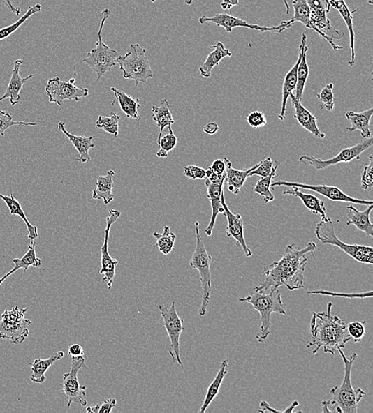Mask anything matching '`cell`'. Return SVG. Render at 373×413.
<instances>
[{"instance_id": "1", "label": "cell", "mask_w": 373, "mask_h": 413, "mask_svg": "<svg viewBox=\"0 0 373 413\" xmlns=\"http://www.w3.org/2000/svg\"><path fill=\"white\" fill-rule=\"evenodd\" d=\"M316 249L314 243H309L302 249L295 244L286 246L282 258L263 269L265 282L256 286L254 291L268 292L280 286H285L290 291L303 289L304 271L308 262L307 255L313 254Z\"/></svg>"}, {"instance_id": "2", "label": "cell", "mask_w": 373, "mask_h": 413, "mask_svg": "<svg viewBox=\"0 0 373 413\" xmlns=\"http://www.w3.org/2000/svg\"><path fill=\"white\" fill-rule=\"evenodd\" d=\"M332 303H327V311L312 313L311 332L312 341L307 348L315 346L312 354H317L321 348L325 353L335 356L338 350L346 347V343L352 340L347 331V324L337 317L332 315Z\"/></svg>"}, {"instance_id": "3", "label": "cell", "mask_w": 373, "mask_h": 413, "mask_svg": "<svg viewBox=\"0 0 373 413\" xmlns=\"http://www.w3.org/2000/svg\"><path fill=\"white\" fill-rule=\"evenodd\" d=\"M239 301L249 303L261 314V332L256 336L259 343L265 342L271 333L272 313L286 315V310L279 289L270 290L269 292L254 291L248 296L239 298Z\"/></svg>"}, {"instance_id": "4", "label": "cell", "mask_w": 373, "mask_h": 413, "mask_svg": "<svg viewBox=\"0 0 373 413\" xmlns=\"http://www.w3.org/2000/svg\"><path fill=\"white\" fill-rule=\"evenodd\" d=\"M344 363V378L340 386H335L330 390L332 400L340 409L342 413H358V404L366 393L361 389H354L352 386L351 372L358 354L353 353L351 357L347 358L342 352L338 350Z\"/></svg>"}, {"instance_id": "5", "label": "cell", "mask_w": 373, "mask_h": 413, "mask_svg": "<svg viewBox=\"0 0 373 413\" xmlns=\"http://www.w3.org/2000/svg\"><path fill=\"white\" fill-rule=\"evenodd\" d=\"M119 70L122 71L124 79L135 80L136 85L147 84L148 79L154 77L150 61L146 55V49L140 44L130 45V51L117 59Z\"/></svg>"}, {"instance_id": "6", "label": "cell", "mask_w": 373, "mask_h": 413, "mask_svg": "<svg viewBox=\"0 0 373 413\" xmlns=\"http://www.w3.org/2000/svg\"><path fill=\"white\" fill-rule=\"evenodd\" d=\"M315 235L321 243L337 246L354 260L372 265L373 248L372 246L343 243L337 236L335 223L331 218L327 220H321L318 223L315 227Z\"/></svg>"}, {"instance_id": "7", "label": "cell", "mask_w": 373, "mask_h": 413, "mask_svg": "<svg viewBox=\"0 0 373 413\" xmlns=\"http://www.w3.org/2000/svg\"><path fill=\"white\" fill-rule=\"evenodd\" d=\"M110 14L111 11L108 8L102 11V20L96 48L91 50L82 60V62L85 63L96 74V82H98L106 73L110 71L112 67L117 65V59L119 57L118 52L108 47L102 38L103 28H104L106 20Z\"/></svg>"}, {"instance_id": "8", "label": "cell", "mask_w": 373, "mask_h": 413, "mask_svg": "<svg viewBox=\"0 0 373 413\" xmlns=\"http://www.w3.org/2000/svg\"><path fill=\"white\" fill-rule=\"evenodd\" d=\"M195 233H196V248H195L189 265L199 272L200 284H202L203 288V298L202 305L199 308L198 313L200 315L204 317L206 312H207L212 292V257L206 250L202 235L200 234L198 222H195Z\"/></svg>"}, {"instance_id": "9", "label": "cell", "mask_w": 373, "mask_h": 413, "mask_svg": "<svg viewBox=\"0 0 373 413\" xmlns=\"http://www.w3.org/2000/svg\"><path fill=\"white\" fill-rule=\"evenodd\" d=\"M28 308L15 306L5 310L0 320V338L8 340L14 344L24 342L28 337L29 329L32 325L31 320L25 318Z\"/></svg>"}, {"instance_id": "10", "label": "cell", "mask_w": 373, "mask_h": 413, "mask_svg": "<svg viewBox=\"0 0 373 413\" xmlns=\"http://www.w3.org/2000/svg\"><path fill=\"white\" fill-rule=\"evenodd\" d=\"M311 13V21L318 31L319 36L331 45L335 51L343 49L341 45L334 43V39H342L344 33L331 25V22L327 17L330 11V5L328 0H307Z\"/></svg>"}, {"instance_id": "11", "label": "cell", "mask_w": 373, "mask_h": 413, "mask_svg": "<svg viewBox=\"0 0 373 413\" xmlns=\"http://www.w3.org/2000/svg\"><path fill=\"white\" fill-rule=\"evenodd\" d=\"M372 137L370 139H364L357 145L343 149L337 156L326 160L309 156V155H302L298 158V163L311 165L316 170H323L337 164L350 163L353 160H360L361 154L372 147Z\"/></svg>"}, {"instance_id": "12", "label": "cell", "mask_w": 373, "mask_h": 413, "mask_svg": "<svg viewBox=\"0 0 373 413\" xmlns=\"http://www.w3.org/2000/svg\"><path fill=\"white\" fill-rule=\"evenodd\" d=\"M159 312L162 315L163 325L170 338V347L169 352L172 359L176 361L181 366L183 363L180 356V337L184 331L183 320L177 315L175 301L170 305L159 306Z\"/></svg>"}, {"instance_id": "13", "label": "cell", "mask_w": 373, "mask_h": 413, "mask_svg": "<svg viewBox=\"0 0 373 413\" xmlns=\"http://www.w3.org/2000/svg\"><path fill=\"white\" fill-rule=\"evenodd\" d=\"M45 93L49 97L50 103H55L62 106L65 100L79 102L82 97H87L89 94L88 89L78 87L75 84V79L72 78L70 82H63L59 77L48 80Z\"/></svg>"}, {"instance_id": "14", "label": "cell", "mask_w": 373, "mask_h": 413, "mask_svg": "<svg viewBox=\"0 0 373 413\" xmlns=\"http://www.w3.org/2000/svg\"><path fill=\"white\" fill-rule=\"evenodd\" d=\"M84 367L86 365L83 356L72 357L71 370L63 375L61 390L68 400V408H70L72 403L87 405V401L85 399L86 387L80 385L78 377V372Z\"/></svg>"}, {"instance_id": "15", "label": "cell", "mask_w": 373, "mask_h": 413, "mask_svg": "<svg viewBox=\"0 0 373 413\" xmlns=\"http://www.w3.org/2000/svg\"><path fill=\"white\" fill-rule=\"evenodd\" d=\"M199 22L200 24H205L206 22H211V24H214L217 27H223L228 33H231L234 28L244 27L256 31L280 33L288 30V29L292 26L289 21H284L282 24L277 27H262L249 24V22H247L244 20L239 19L237 17L228 14H217L213 17L202 16L199 19Z\"/></svg>"}, {"instance_id": "16", "label": "cell", "mask_w": 373, "mask_h": 413, "mask_svg": "<svg viewBox=\"0 0 373 413\" xmlns=\"http://www.w3.org/2000/svg\"><path fill=\"white\" fill-rule=\"evenodd\" d=\"M296 187L298 188L307 189L314 193H317L321 196H323L332 202H346L349 204H356L360 205L370 206L373 204L372 200H366L357 199L348 196L345 193H343L340 188L335 186H327L325 185H307V183H302L298 182H289L285 181H278L272 183L271 187Z\"/></svg>"}, {"instance_id": "17", "label": "cell", "mask_w": 373, "mask_h": 413, "mask_svg": "<svg viewBox=\"0 0 373 413\" xmlns=\"http://www.w3.org/2000/svg\"><path fill=\"white\" fill-rule=\"evenodd\" d=\"M108 213L109 215L106 218L107 223L105 230L104 244L101 248V269L100 273L105 275L103 280L108 283V289L111 290L119 262L117 258L112 257L108 253V238L113 223L119 219L122 212L110 209L108 211Z\"/></svg>"}, {"instance_id": "18", "label": "cell", "mask_w": 373, "mask_h": 413, "mask_svg": "<svg viewBox=\"0 0 373 413\" xmlns=\"http://www.w3.org/2000/svg\"><path fill=\"white\" fill-rule=\"evenodd\" d=\"M221 205L224 209L223 215L227 218L228 225L226 228L227 237L236 240L237 244L242 248L246 257L252 256V251L246 243L244 233V222L240 214H233L226 204L225 194L222 193Z\"/></svg>"}, {"instance_id": "19", "label": "cell", "mask_w": 373, "mask_h": 413, "mask_svg": "<svg viewBox=\"0 0 373 413\" xmlns=\"http://www.w3.org/2000/svg\"><path fill=\"white\" fill-rule=\"evenodd\" d=\"M225 182L226 177L214 182L206 179L205 182V186L207 188V197L211 203L212 208L210 221L208 227L205 230V233L208 236H211L212 234H213L217 215L224 212L221 205V196L224 193L223 188Z\"/></svg>"}, {"instance_id": "20", "label": "cell", "mask_w": 373, "mask_h": 413, "mask_svg": "<svg viewBox=\"0 0 373 413\" xmlns=\"http://www.w3.org/2000/svg\"><path fill=\"white\" fill-rule=\"evenodd\" d=\"M24 64V60L19 59L14 62V66L13 73L10 82L8 83L7 89H6L5 93L0 97V102L5 99L8 98L11 106H15L21 100L20 93L24 87V84L34 77L36 76V74H32L27 77H22L20 72V67Z\"/></svg>"}, {"instance_id": "21", "label": "cell", "mask_w": 373, "mask_h": 413, "mask_svg": "<svg viewBox=\"0 0 373 413\" xmlns=\"http://www.w3.org/2000/svg\"><path fill=\"white\" fill-rule=\"evenodd\" d=\"M291 101L294 108V118L303 129L307 130L317 139H325L326 135L321 132L318 126V119L314 114L302 105V102L296 100L294 93H291Z\"/></svg>"}, {"instance_id": "22", "label": "cell", "mask_w": 373, "mask_h": 413, "mask_svg": "<svg viewBox=\"0 0 373 413\" xmlns=\"http://www.w3.org/2000/svg\"><path fill=\"white\" fill-rule=\"evenodd\" d=\"M330 7L335 8L338 11L344 22H346L349 36V48L351 50V57L348 61L350 67H353L355 65V33L353 29V15L359 8H356L352 10L349 9L345 0H328Z\"/></svg>"}, {"instance_id": "23", "label": "cell", "mask_w": 373, "mask_h": 413, "mask_svg": "<svg viewBox=\"0 0 373 413\" xmlns=\"http://www.w3.org/2000/svg\"><path fill=\"white\" fill-rule=\"evenodd\" d=\"M289 188L284 189L283 195H291V196L300 199L304 206L309 211H312L314 215H319L320 216L321 220L330 219V217L326 214V209L325 208L323 200L319 199L317 197L314 196V195L304 193L298 188Z\"/></svg>"}, {"instance_id": "24", "label": "cell", "mask_w": 373, "mask_h": 413, "mask_svg": "<svg viewBox=\"0 0 373 413\" xmlns=\"http://www.w3.org/2000/svg\"><path fill=\"white\" fill-rule=\"evenodd\" d=\"M346 225H353L359 231L365 233L367 236H373V225L370 220V214L373 205L368 206L364 211H360L353 204L347 206Z\"/></svg>"}, {"instance_id": "25", "label": "cell", "mask_w": 373, "mask_h": 413, "mask_svg": "<svg viewBox=\"0 0 373 413\" xmlns=\"http://www.w3.org/2000/svg\"><path fill=\"white\" fill-rule=\"evenodd\" d=\"M372 107L360 112H348L346 113V118L350 123L349 127L346 128L347 131L353 132L359 130L363 139H370L372 131L370 130V121L372 117Z\"/></svg>"}, {"instance_id": "26", "label": "cell", "mask_w": 373, "mask_h": 413, "mask_svg": "<svg viewBox=\"0 0 373 413\" xmlns=\"http://www.w3.org/2000/svg\"><path fill=\"white\" fill-rule=\"evenodd\" d=\"M307 37L306 33H302L300 49L302 52L301 60L298 65L297 70V83L295 88V97L297 100L302 102L303 98L304 89L309 77V66L307 61V53L309 50L307 45Z\"/></svg>"}, {"instance_id": "27", "label": "cell", "mask_w": 373, "mask_h": 413, "mask_svg": "<svg viewBox=\"0 0 373 413\" xmlns=\"http://www.w3.org/2000/svg\"><path fill=\"white\" fill-rule=\"evenodd\" d=\"M224 159H225L226 163V181L228 183V191L234 195H238L241 188L244 186L250 172L254 170L259 164H256L249 169L240 170L234 169L232 163L227 158H224Z\"/></svg>"}, {"instance_id": "28", "label": "cell", "mask_w": 373, "mask_h": 413, "mask_svg": "<svg viewBox=\"0 0 373 413\" xmlns=\"http://www.w3.org/2000/svg\"><path fill=\"white\" fill-rule=\"evenodd\" d=\"M59 129L68 137V140H70L74 147L76 148V150L80 155L79 158L77 159L78 162L82 163L89 162L91 157L89 156V151L90 149L95 147V144L93 142V140L95 137L78 136L68 133L66 129V123L63 122L59 123Z\"/></svg>"}, {"instance_id": "29", "label": "cell", "mask_w": 373, "mask_h": 413, "mask_svg": "<svg viewBox=\"0 0 373 413\" xmlns=\"http://www.w3.org/2000/svg\"><path fill=\"white\" fill-rule=\"evenodd\" d=\"M210 48L214 50L208 55L203 66L199 67L200 74L205 78L211 77L212 70H214L215 66L219 65L225 57H231L233 55L231 51L226 49L221 42L210 45Z\"/></svg>"}, {"instance_id": "30", "label": "cell", "mask_w": 373, "mask_h": 413, "mask_svg": "<svg viewBox=\"0 0 373 413\" xmlns=\"http://www.w3.org/2000/svg\"><path fill=\"white\" fill-rule=\"evenodd\" d=\"M301 57L302 52L300 49V53H298V60L295 66L291 68L284 77L282 89V103H281L280 112L278 116L280 121H284L286 118V105H288L290 95L293 93L296 88L297 70L298 65H300Z\"/></svg>"}, {"instance_id": "31", "label": "cell", "mask_w": 373, "mask_h": 413, "mask_svg": "<svg viewBox=\"0 0 373 413\" xmlns=\"http://www.w3.org/2000/svg\"><path fill=\"white\" fill-rule=\"evenodd\" d=\"M36 243L34 240H31V243L28 245V250L25 255L22 258H14L13 262L15 266L10 271L6 273L2 278H0V285L7 279L11 274H13L19 269H24L27 271L29 267L38 268L42 266V260L37 257L36 251Z\"/></svg>"}, {"instance_id": "32", "label": "cell", "mask_w": 373, "mask_h": 413, "mask_svg": "<svg viewBox=\"0 0 373 413\" xmlns=\"http://www.w3.org/2000/svg\"><path fill=\"white\" fill-rule=\"evenodd\" d=\"M152 119L156 123L158 128H159V133L158 137V144H159L161 137H162L163 132L165 128H168L169 132L172 133L171 126L175 124L173 116L170 110V105L168 100H163L160 102L159 105H153L152 109Z\"/></svg>"}, {"instance_id": "33", "label": "cell", "mask_w": 373, "mask_h": 413, "mask_svg": "<svg viewBox=\"0 0 373 413\" xmlns=\"http://www.w3.org/2000/svg\"><path fill=\"white\" fill-rule=\"evenodd\" d=\"M110 90L114 93L112 102L115 100L117 101L120 110L126 114V117L140 122L141 117L139 113H138V109L141 107L139 103L140 99L133 98L131 96L125 93L124 91L114 87H111Z\"/></svg>"}, {"instance_id": "34", "label": "cell", "mask_w": 373, "mask_h": 413, "mask_svg": "<svg viewBox=\"0 0 373 413\" xmlns=\"http://www.w3.org/2000/svg\"><path fill=\"white\" fill-rule=\"evenodd\" d=\"M115 175L116 174L113 170H109L105 176L97 177L96 188L93 190L92 198L103 200L106 205L110 204L114 200L112 191Z\"/></svg>"}, {"instance_id": "35", "label": "cell", "mask_w": 373, "mask_h": 413, "mask_svg": "<svg viewBox=\"0 0 373 413\" xmlns=\"http://www.w3.org/2000/svg\"><path fill=\"white\" fill-rule=\"evenodd\" d=\"M0 199L3 200L6 205H7L10 215L18 216L25 223L28 231V239L34 240L38 238V227L31 225V223L28 220L25 214L24 210L22 209L21 202L17 200L13 193L9 196H5L0 193Z\"/></svg>"}, {"instance_id": "36", "label": "cell", "mask_w": 373, "mask_h": 413, "mask_svg": "<svg viewBox=\"0 0 373 413\" xmlns=\"http://www.w3.org/2000/svg\"><path fill=\"white\" fill-rule=\"evenodd\" d=\"M228 359L222 361L219 370L217 371L214 380L211 382L207 392H206L204 403L199 410L200 413L205 412L206 410L209 408L210 404L216 398L217 394L219 393L224 378L228 374Z\"/></svg>"}, {"instance_id": "37", "label": "cell", "mask_w": 373, "mask_h": 413, "mask_svg": "<svg viewBox=\"0 0 373 413\" xmlns=\"http://www.w3.org/2000/svg\"><path fill=\"white\" fill-rule=\"evenodd\" d=\"M64 357V352H59L53 354L47 359H36L31 363L32 375L31 380L34 383L42 384L45 381V373L57 361Z\"/></svg>"}, {"instance_id": "38", "label": "cell", "mask_w": 373, "mask_h": 413, "mask_svg": "<svg viewBox=\"0 0 373 413\" xmlns=\"http://www.w3.org/2000/svg\"><path fill=\"white\" fill-rule=\"evenodd\" d=\"M292 4L294 8V15L289 20L291 24L293 25L297 22H301L307 28L318 33L316 28L314 27L311 21V13H309L307 0H293Z\"/></svg>"}, {"instance_id": "39", "label": "cell", "mask_w": 373, "mask_h": 413, "mask_svg": "<svg viewBox=\"0 0 373 413\" xmlns=\"http://www.w3.org/2000/svg\"><path fill=\"white\" fill-rule=\"evenodd\" d=\"M279 165L278 163H275L272 174L266 177H261L260 180H258L254 189H252V192L259 194L263 197V202L265 204L272 202L275 200L274 195L271 191V185L272 180L277 176V170Z\"/></svg>"}, {"instance_id": "40", "label": "cell", "mask_w": 373, "mask_h": 413, "mask_svg": "<svg viewBox=\"0 0 373 413\" xmlns=\"http://www.w3.org/2000/svg\"><path fill=\"white\" fill-rule=\"evenodd\" d=\"M153 236L156 239V248H159L161 253L168 255L173 250L175 244L176 235L172 232L169 226L163 227V234L154 232Z\"/></svg>"}, {"instance_id": "41", "label": "cell", "mask_w": 373, "mask_h": 413, "mask_svg": "<svg viewBox=\"0 0 373 413\" xmlns=\"http://www.w3.org/2000/svg\"><path fill=\"white\" fill-rule=\"evenodd\" d=\"M42 10L41 4L37 3L32 7H29L27 13L21 18L14 22L13 24L0 29V41L8 38L15 33L24 22L34 15L39 13Z\"/></svg>"}, {"instance_id": "42", "label": "cell", "mask_w": 373, "mask_h": 413, "mask_svg": "<svg viewBox=\"0 0 373 413\" xmlns=\"http://www.w3.org/2000/svg\"><path fill=\"white\" fill-rule=\"evenodd\" d=\"M119 116L117 113L112 112L110 116L105 117L100 114L96 122V128L104 130L107 133L117 137L119 128Z\"/></svg>"}, {"instance_id": "43", "label": "cell", "mask_w": 373, "mask_h": 413, "mask_svg": "<svg viewBox=\"0 0 373 413\" xmlns=\"http://www.w3.org/2000/svg\"><path fill=\"white\" fill-rule=\"evenodd\" d=\"M332 89H334V84L330 83L326 85V87L317 94V98L321 103V110L326 109L327 112L334 111L335 96Z\"/></svg>"}, {"instance_id": "44", "label": "cell", "mask_w": 373, "mask_h": 413, "mask_svg": "<svg viewBox=\"0 0 373 413\" xmlns=\"http://www.w3.org/2000/svg\"><path fill=\"white\" fill-rule=\"evenodd\" d=\"M177 143V137L174 132L172 133L166 134L163 137H161L159 142V151L156 153V156L159 158H166L168 157V153L176 147Z\"/></svg>"}, {"instance_id": "45", "label": "cell", "mask_w": 373, "mask_h": 413, "mask_svg": "<svg viewBox=\"0 0 373 413\" xmlns=\"http://www.w3.org/2000/svg\"><path fill=\"white\" fill-rule=\"evenodd\" d=\"M13 114L7 111L0 110V136L4 137L7 131L13 126H36L37 123H25L22 121H14Z\"/></svg>"}, {"instance_id": "46", "label": "cell", "mask_w": 373, "mask_h": 413, "mask_svg": "<svg viewBox=\"0 0 373 413\" xmlns=\"http://www.w3.org/2000/svg\"><path fill=\"white\" fill-rule=\"evenodd\" d=\"M366 321H355L347 324V331L350 337L357 343L363 340L365 335Z\"/></svg>"}, {"instance_id": "47", "label": "cell", "mask_w": 373, "mask_h": 413, "mask_svg": "<svg viewBox=\"0 0 373 413\" xmlns=\"http://www.w3.org/2000/svg\"><path fill=\"white\" fill-rule=\"evenodd\" d=\"M373 186V158L370 155L368 164H366L361 175L360 188L368 191Z\"/></svg>"}, {"instance_id": "48", "label": "cell", "mask_w": 373, "mask_h": 413, "mask_svg": "<svg viewBox=\"0 0 373 413\" xmlns=\"http://www.w3.org/2000/svg\"><path fill=\"white\" fill-rule=\"evenodd\" d=\"M308 294H315V295H324V296H338V297H346L350 298V299H354V298H363V299H365L366 297L371 298L372 296V291L370 292H361V294H339V292H329L326 290H315V291H309L307 292Z\"/></svg>"}, {"instance_id": "49", "label": "cell", "mask_w": 373, "mask_h": 413, "mask_svg": "<svg viewBox=\"0 0 373 413\" xmlns=\"http://www.w3.org/2000/svg\"><path fill=\"white\" fill-rule=\"evenodd\" d=\"M273 170V160L271 158L263 159L259 163V165L254 170L250 172L249 177L251 176H259L261 177H266L272 174Z\"/></svg>"}, {"instance_id": "50", "label": "cell", "mask_w": 373, "mask_h": 413, "mask_svg": "<svg viewBox=\"0 0 373 413\" xmlns=\"http://www.w3.org/2000/svg\"><path fill=\"white\" fill-rule=\"evenodd\" d=\"M246 121L251 126L252 128L258 129L267 124V118L265 114L259 111H255L249 113L246 118Z\"/></svg>"}, {"instance_id": "51", "label": "cell", "mask_w": 373, "mask_h": 413, "mask_svg": "<svg viewBox=\"0 0 373 413\" xmlns=\"http://www.w3.org/2000/svg\"><path fill=\"white\" fill-rule=\"evenodd\" d=\"M183 174L191 180H203L206 179V171L198 165H189L183 169Z\"/></svg>"}, {"instance_id": "52", "label": "cell", "mask_w": 373, "mask_h": 413, "mask_svg": "<svg viewBox=\"0 0 373 413\" xmlns=\"http://www.w3.org/2000/svg\"><path fill=\"white\" fill-rule=\"evenodd\" d=\"M117 405V400L114 398L108 399L101 405L90 406L86 409V412L90 413H110Z\"/></svg>"}, {"instance_id": "53", "label": "cell", "mask_w": 373, "mask_h": 413, "mask_svg": "<svg viewBox=\"0 0 373 413\" xmlns=\"http://www.w3.org/2000/svg\"><path fill=\"white\" fill-rule=\"evenodd\" d=\"M300 405V403L297 400H295L293 403H291L290 406L288 407L284 410H278L273 409L272 407L270 406V405L265 400L261 401L260 404V412H279V413H292L294 412V410L296 408L297 406Z\"/></svg>"}, {"instance_id": "54", "label": "cell", "mask_w": 373, "mask_h": 413, "mask_svg": "<svg viewBox=\"0 0 373 413\" xmlns=\"http://www.w3.org/2000/svg\"><path fill=\"white\" fill-rule=\"evenodd\" d=\"M210 167L218 175L226 174V163L225 159L224 158L215 160L214 162L210 166Z\"/></svg>"}, {"instance_id": "55", "label": "cell", "mask_w": 373, "mask_h": 413, "mask_svg": "<svg viewBox=\"0 0 373 413\" xmlns=\"http://www.w3.org/2000/svg\"><path fill=\"white\" fill-rule=\"evenodd\" d=\"M321 405H323V413H326V412L342 413L340 409L338 408V407L335 405V403H334V400H323V403H321Z\"/></svg>"}, {"instance_id": "56", "label": "cell", "mask_w": 373, "mask_h": 413, "mask_svg": "<svg viewBox=\"0 0 373 413\" xmlns=\"http://www.w3.org/2000/svg\"><path fill=\"white\" fill-rule=\"evenodd\" d=\"M68 354L72 357L84 356L85 352L82 346L79 344H73L68 350Z\"/></svg>"}, {"instance_id": "57", "label": "cell", "mask_w": 373, "mask_h": 413, "mask_svg": "<svg viewBox=\"0 0 373 413\" xmlns=\"http://www.w3.org/2000/svg\"><path fill=\"white\" fill-rule=\"evenodd\" d=\"M206 171V179L212 182L220 181L222 179H225L226 177V174L225 175H218L215 173V172L209 167Z\"/></svg>"}, {"instance_id": "58", "label": "cell", "mask_w": 373, "mask_h": 413, "mask_svg": "<svg viewBox=\"0 0 373 413\" xmlns=\"http://www.w3.org/2000/svg\"><path fill=\"white\" fill-rule=\"evenodd\" d=\"M219 130V126L216 122H211L205 126L203 131L205 134L214 135Z\"/></svg>"}, {"instance_id": "59", "label": "cell", "mask_w": 373, "mask_h": 413, "mask_svg": "<svg viewBox=\"0 0 373 413\" xmlns=\"http://www.w3.org/2000/svg\"><path fill=\"white\" fill-rule=\"evenodd\" d=\"M6 8H7L11 13L15 14L17 16H20L21 13V9L20 8H16L15 6L11 3V0H0Z\"/></svg>"}, {"instance_id": "60", "label": "cell", "mask_w": 373, "mask_h": 413, "mask_svg": "<svg viewBox=\"0 0 373 413\" xmlns=\"http://www.w3.org/2000/svg\"><path fill=\"white\" fill-rule=\"evenodd\" d=\"M239 0H223L221 6L223 10H231L236 6H239Z\"/></svg>"}, {"instance_id": "61", "label": "cell", "mask_w": 373, "mask_h": 413, "mask_svg": "<svg viewBox=\"0 0 373 413\" xmlns=\"http://www.w3.org/2000/svg\"><path fill=\"white\" fill-rule=\"evenodd\" d=\"M152 3H156L157 0H151ZM185 3L187 5H191L193 3V0H185Z\"/></svg>"}]
</instances>
